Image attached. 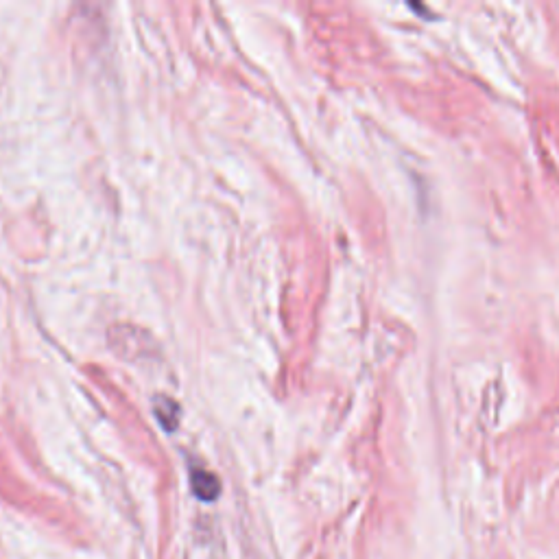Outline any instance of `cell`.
<instances>
[{
	"mask_svg": "<svg viewBox=\"0 0 559 559\" xmlns=\"http://www.w3.org/2000/svg\"><path fill=\"white\" fill-rule=\"evenodd\" d=\"M190 487H193V492L199 501H206V503H212L214 498H219L221 494L219 479L206 468H197V466L190 468Z\"/></svg>",
	"mask_w": 559,
	"mask_h": 559,
	"instance_id": "1",
	"label": "cell"
},
{
	"mask_svg": "<svg viewBox=\"0 0 559 559\" xmlns=\"http://www.w3.org/2000/svg\"><path fill=\"white\" fill-rule=\"evenodd\" d=\"M153 413H156V418L160 420V424L166 428V431H175L177 424H180L182 409L175 400L158 396L156 404H153Z\"/></svg>",
	"mask_w": 559,
	"mask_h": 559,
	"instance_id": "2",
	"label": "cell"
}]
</instances>
